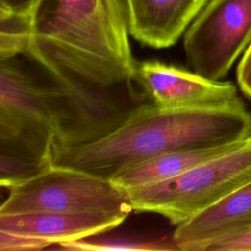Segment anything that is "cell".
<instances>
[{
	"instance_id": "52a82bcc",
	"label": "cell",
	"mask_w": 251,
	"mask_h": 251,
	"mask_svg": "<svg viewBox=\"0 0 251 251\" xmlns=\"http://www.w3.org/2000/svg\"><path fill=\"white\" fill-rule=\"evenodd\" d=\"M127 212L27 213L0 216V251H35L105 233Z\"/></svg>"
},
{
	"instance_id": "3957f363",
	"label": "cell",
	"mask_w": 251,
	"mask_h": 251,
	"mask_svg": "<svg viewBox=\"0 0 251 251\" xmlns=\"http://www.w3.org/2000/svg\"><path fill=\"white\" fill-rule=\"evenodd\" d=\"M55 124L47 84L25 55L0 60V159L21 172L53 166Z\"/></svg>"
},
{
	"instance_id": "7a4b0ae2",
	"label": "cell",
	"mask_w": 251,
	"mask_h": 251,
	"mask_svg": "<svg viewBox=\"0 0 251 251\" xmlns=\"http://www.w3.org/2000/svg\"><path fill=\"white\" fill-rule=\"evenodd\" d=\"M251 136V112L245 106L164 109L143 102L114 130L90 143L53 145V165L111 179L117 173L161 154L216 147Z\"/></svg>"
},
{
	"instance_id": "7c38bea8",
	"label": "cell",
	"mask_w": 251,
	"mask_h": 251,
	"mask_svg": "<svg viewBox=\"0 0 251 251\" xmlns=\"http://www.w3.org/2000/svg\"><path fill=\"white\" fill-rule=\"evenodd\" d=\"M96 234L75 241L62 243L58 249L67 251H102V250H179L173 237L143 239L126 236H100Z\"/></svg>"
},
{
	"instance_id": "8992f818",
	"label": "cell",
	"mask_w": 251,
	"mask_h": 251,
	"mask_svg": "<svg viewBox=\"0 0 251 251\" xmlns=\"http://www.w3.org/2000/svg\"><path fill=\"white\" fill-rule=\"evenodd\" d=\"M251 42V0H210L184 32L188 67L222 80Z\"/></svg>"
},
{
	"instance_id": "5b68a950",
	"label": "cell",
	"mask_w": 251,
	"mask_h": 251,
	"mask_svg": "<svg viewBox=\"0 0 251 251\" xmlns=\"http://www.w3.org/2000/svg\"><path fill=\"white\" fill-rule=\"evenodd\" d=\"M0 216L27 213L132 211L126 189L111 179L53 165L35 176L7 188Z\"/></svg>"
},
{
	"instance_id": "277c9868",
	"label": "cell",
	"mask_w": 251,
	"mask_h": 251,
	"mask_svg": "<svg viewBox=\"0 0 251 251\" xmlns=\"http://www.w3.org/2000/svg\"><path fill=\"white\" fill-rule=\"evenodd\" d=\"M251 182V136L235 148L175 177L126 189L132 211L179 225Z\"/></svg>"
},
{
	"instance_id": "9c48e42d",
	"label": "cell",
	"mask_w": 251,
	"mask_h": 251,
	"mask_svg": "<svg viewBox=\"0 0 251 251\" xmlns=\"http://www.w3.org/2000/svg\"><path fill=\"white\" fill-rule=\"evenodd\" d=\"M251 229V182L177 225L173 239L182 251H212Z\"/></svg>"
},
{
	"instance_id": "6da1fadb",
	"label": "cell",
	"mask_w": 251,
	"mask_h": 251,
	"mask_svg": "<svg viewBox=\"0 0 251 251\" xmlns=\"http://www.w3.org/2000/svg\"><path fill=\"white\" fill-rule=\"evenodd\" d=\"M125 0H37L22 54L101 88L140 83Z\"/></svg>"
},
{
	"instance_id": "ba28073f",
	"label": "cell",
	"mask_w": 251,
	"mask_h": 251,
	"mask_svg": "<svg viewBox=\"0 0 251 251\" xmlns=\"http://www.w3.org/2000/svg\"><path fill=\"white\" fill-rule=\"evenodd\" d=\"M136 72L148 98L164 109L245 106L230 81L208 79L158 60L137 62Z\"/></svg>"
},
{
	"instance_id": "5bb4252c",
	"label": "cell",
	"mask_w": 251,
	"mask_h": 251,
	"mask_svg": "<svg viewBox=\"0 0 251 251\" xmlns=\"http://www.w3.org/2000/svg\"><path fill=\"white\" fill-rule=\"evenodd\" d=\"M236 80L242 93L251 99V42L245 49L237 66Z\"/></svg>"
},
{
	"instance_id": "2e32d148",
	"label": "cell",
	"mask_w": 251,
	"mask_h": 251,
	"mask_svg": "<svg viewBox=\"0 0 251 251\" xmlns=\"http://www.w3.org/2000/svg\"><path fill=\"white\" fill-rule=\"evenodd\" d=\"M37 0H0V12L30 14Z\"/></svg>"
},
{
	"instance_id": "30bf717a",
	"label": "cell",
	"mask_w": 251,
	"mask_h": 251,
	"mask_svg": "<svg viewBox=\"0 0 251 251\" xmlns=\"http://www.w3.org/2000/svg\"><path fill=\"white\" fill-rule=\"evenodd\" d=\"M210 0H125L129 33L141 44L161 49L176 43Z\"/></svg>"
},
{
	"instance_id": "9a60e30c",
	"label": "cell",
	"mask_w": 251,
	"mask_h": 251,
	"mask_svg": "<svg viewBox=\"0 0 251 251\" xmlns=\"http://www.w3.org/2000/svg\"><path fill=\"white\" fill-rule=\"evenodd\" d=\"M212 251H251V229L239 237L217 245Z\"/></svg>"
},
{
	"instance_id": "8fae6325",
	"label": "cell",
	"mask_w": 251,
	"mask_h": 251,
	"mask_svg": "<svg viewBox=\"0 0 251 251\" xmlns=\"http://www.w3.org/2000/svg\"><path fill=\"white\" fill-rule=\"evenodd\" d=\"M244 141L224 146L184 148L167 152L122 170L111 180L125 189L166 180L220 156Z\"/></svg>"
},
{
	"instance_id": "4fadbf2b",
	"label": "cell",
	"mask_w": 251,
	"mask_h": 251,
	"mask_svg": "<svg viewBox=\"0 0 251 251\" xmlns=\"http://www.w3.org/2000/svg\"><path fill=\"white\" fill-rule=\"evenodd\" d=\"M30 14L0 12V60L24 54L28 47Z\"/></svg>"
}]
</instances>
